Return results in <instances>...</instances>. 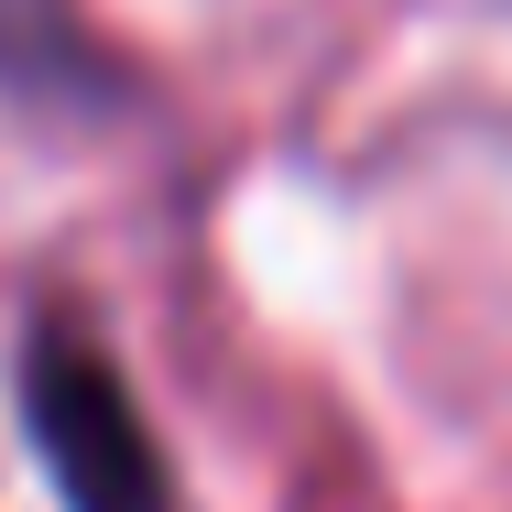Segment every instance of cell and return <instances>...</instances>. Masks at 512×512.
Segmentation results:
<instances>
[{
    "label": "cell",
    "mask_w": 512,
    "mask_h": 512,
    "mask_svg": "<svg viewBox=\"0 0 512 512\" xmlns=\"http://www.w3.org/2000/svg\"><path fill=\"white\" fill-rule=\"evenodd\" d=\"M22 414H33V447H44L66 512H175V480H164V458H153L131 393H120V371H109L77 327H44V338H33Z\"/></svg>",
    "instance_id": "cell-1"
}]
</instances>
